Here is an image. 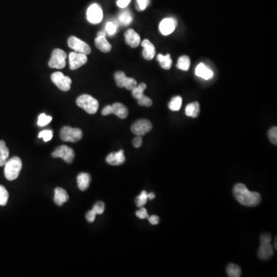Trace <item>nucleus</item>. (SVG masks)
I'll use <instances>...</instances> for the list:
<instances>
[{
  "label": "nucleus",
  "mask_w": 277,
  "mask_h": 277,
  "mask_svg": "<svg viewBox=\"0 0 277 277\" xmlns=\"http://www.w3.org/2000/svg\"><path fill=\"white\" fill-rule=\"evenodd\" d=\"M233 196L239 204L245 207H256L260 204V194L256 192L249 190L246 185L243 184L235 185L233 188Z\"/></svg>",
  "instance_id": "obj_1"
},
{
  "label": "nucleus",
  "mask_w": 277,
  "mask_h": 277,
  "mask_svg": "<svg viewBox=\"0 0 277 277\" xmlns=\"http://www.w3.org/2000/svg\"><path fill=\"white\" fill-rule=\"evenodd\" d=\"M5 166V177L9 181L17 180L23 167L22 161L18 157H12L6 161Z\"/></svg>",
  "instance_id": "obj_2"
},
{
  "label": "nucleus",
  "mask_w": 277,
  "mask_h": 277,
  "mask_svg": "<svg viewBox=\"0 0 277 277\" xmlns=\"http://www.w3.org/2000/svg\"><path fill=\"white\" fill-rule=\"evenodd\" d=\"M271 235L264 233L260 236V247L258 250V257L261 260L266 261L271 259L274 254V247L271 245Z\"/></svg>",
  "instance_id": "obj_3"
},
{
  "label": "nucleus",
  "mask_w": 277,
  "mask_h": 277,
  "mask_svg": "<svg viewBox=\"0 0 277 277\" xmlns=\"http://www.w3.org/2000/svg\"><path fill=\"white\" fill-rule=\"evenodd\" d=\"M76 104L80 108L83 109L89 114H96L99 109V103L97 99L88 94H83L76 99Z\"/></svg>",
  "instance_id": "obj_4"
},
{
  "label": "nucleus",
  "mask_w": 277,
  "mask_h": 277,
  "mask_svg": "<svg viewBox=\"0 0 277 277\" xmlns=\"http://www.w3.org/2000/svg\"><path fill=\"white\" fill-rule=\"evenodd\" d=\"M60 138L64 142H79L83 138V131L78 128L64 126L60 131Z\"/></svg>",
  "instance_id": "obj_5"
},
{
  "label": "nucleus",
  "mask_w": 277,
  "mask_h": 277,
  "mask_svg": "<svg viewBox=\"0 0 277 277\" xmlns=\"http://www.w3.org/2000/svg\"><path fill=\"white\" fill-rule=\"evenodd\" d=\"M117 87L119 88H126L128 90H132L137 86V82L133 78H129L122 71H118L114 75Z\"/></svg>",
  "instance_id": "obj_6"
},
{
  "label": "nucleus",
  "mask_w": 277,
  "mask_h": 277,
  "mask_svg": "<svg viewBox=\"0 0 277 277\" xmlns=\"http://www.w3.org/2000/svg\"><path fill=\"white\" fill-rule=\"evenodd\" d=\"M67 54L60 49L52 51V56L49 61V67L52 69H63L66 67V59Z\"/></svg>",
  "instance_id": "obj_7"
},
{
  "label": "nucleus",
  "mask_w": 277,
  "mask_h": 277,
  "mask_svg": "<svg viewBox=\"0 0 277 277\" xmlns=\"http://www.w3.org/2000/svg\"><path fill=\"white\" fill-rule=\"evenodd\" d=\"M52 83L56 85L58 88L62 91L67 92L70 90L72 79L68 76H64L61 72H56L51 75Z\"/></svg>",
  "instance_id": "obj_8"
},
{
  "label": "nucleus",
  "mask_w": 277,
  "mask_h": 277,
  "mask_svg": "<svg viewBox=\"0 0 277 277\" xmlns=\"http://www.w3.org/2000/svg\"><path fill=\"white\" fill-rule=\"evenodd\" d=\"M152 129H153V125L151 122L145 119L136 121L131 126L132 133L138 137L146 135V133L151 131Z\"/></svg>",
  "instance_id": "obj_9"
},
{
  "label": "nucleus",
  "mask_w": 277,
  "mask_h": 277,
  "mask_svg": "<svg viewBox=\"0 0 277 277\" xmlns=\"http://www.w3.org/2000/svg\"><path fill=\"white\" fill-rule=\"evenodd\" d=\"M53 158H61L67 163H72L75 158V153L72 148L69 147L66 145L59 146L52 153Z\"/></svg>",
  "instance_id": "obj_10"
},
{
  "label": "nucleus",
  "mask_w": 277,
  "mask_h": 277,
  "mask_svg": "<svg viewBox=\"0 0 277 277\" xmlns=\"http://www.w3.org/2000/svg\"><path fill=\"white\" fill-rule=\"evenodd\" d=\"M68 46L69 48L76 51V52L79 53H83L85 55L90 54L91 52V48L88 44H86L85 42L82 41L76 36H71L68 40Z\"/></svg>",
  "instance_id": "obj_11"
},
{
  "label": "nucleus",
  "mask_w": 277,
  "mask_h": 277,
  "mask_svg": "<svg viewBox=\"0 0 277 277\" xmlns=\"http://www.w3.org/2000/svg\"><path fill=\"white\" fill-rule=\"evenodd\" d=\"M87 17L90 23H99L103 20V9L98 4H92L87 9Z\"/></svg>",
  "instance_id": "obj_12"
},
{
  "label": "nucleus",
  "mask_w": 277,
  "mask_h": 277,
  "mask_svg": "<svg viewBox=\"0 0 277 277\" xmlns=\"http://www.w3.org/2000/svg\"><path fill=\"white\" fill-rule=\"evenodd\" d=\"M69 67L72 70H74L85 65L88 61V58L87 55L83 54V53L72 52L69 56Z\"/></svg>",
  "instance_id": "obj_13"
},
{
  "label": "nucleus",
  "mask_w": 277,
  "mask_h": 277,
  "mask_svg": "<svg viewBox=\"0 0 277 277\" xmlns=\"http://www.w3.org/2000/svg\"><path fill=\"white\" fill-rule=\"evenodd\" d=\"M177 25V20L173 18H166L161 21L159 29L163 36H168L173 33Z\"/></svg>",
  "instance_id": "obj_14"
},
{
  "label": "nucleus",
  "mask_w": 277,
  "mask_h": 277,
  "mask_svg": "<svg viewBox=\"0 0 277 277\" xmlns=\"http://www.w3.org/2000/svg\"><path fill=\"white\" fill-rule=\"evenodd\" d=\"M124 37L126 44L131 48H137L140 44V36L133 29L126 30Z\"/></svg>",
  "instance_id": "obj_15"
},
{
  "label": "nucleus",
  "mask_w": 277,
  "mask_h": 277,
  "mask_svg": "<svg viewBox=\"0 0 277 277\" xmlns=\"http://www.w3.org/2000/svg\"><path fill=\"white\" fill-rule=\"evenodd\" d=\"M106 162L112 166H119L126 161L124 152L119 150L116 153H112L106 157Z\"/></svg>",
  "instance_id": "obj_16"
},
{
  "label": "nucleus",
  "mask_w": 277,
  "mask_h": 277,
  "mask_svg": "<svg viewBox=\"0 0 277 277\" xmlns=\"http://www.w3.org/2000/svg\"><path fill=\"white\" fill-rule=\"evenodd\" d=\"M142 46L143 47V51H142V56L145 60H151L156 56L155 46H153L150 40H144L142 42Z\"/></svg>",
  "instance_id": "obj_17"
},
{
  "label": "nucleus",
  "mask_w": 277,
  "mask_h": 277,
  "mask_svg": "<svg viewBox=\"0 0 277 277\" xmlns=\"http://www.w3.org/2000/svg\"><path fill=\"white\" fill-rule=\"evenodd\" d=\"M195 74L198 77L202 78V79H206V80H209L213 77V72L211 70L209 67L206 66L204 63H201L196 67V70H195Z\"/></svg>",
  "instance_id": "obj_18"
},
{
  "label": "nucleus",
  "mask_w": 277,
  "mask_h": 277,
  "mask_svg": "<svg viewBox=\"0 0 277 277\" xmlns=\"http://www.w3.org/2000/svg\"><path fill=\"white\" fill-rule=\"evenodd\" d=\"M111 114H114L120 119H124L128 116L129 111L124 105L120 103H115L111 106Z\"/></svg>",
  "instance_id": "obj_19"
},
{
  "label": "nucleus",
  "mask_w": 277,
  "mask_h": 277,
  "mask_svg": "<svg viewBox=\"0 0 277 277\" xmlns=\"http://www.w3.org/2000/svg\"><path fill=\"white\" fill-rule=\"evenodd\" d=\"M69 200V195L65 189L61 187H56L55 189L54 202L56 205L63 206Z\"/></svg>",
  "instance_id": "obj_20"
},
{
  "label": "nucleus",
  "mask_w": 277,
  "mask_h": 277,
  "mask_svg": "<svg viewBox=\"0 0 277 277\" xmlns=\"http://www.w3.org/2000/svg\"><path fill=\"white\" fill-rule=\"evenodd\" d=\"M95 45L98 49L103 52H110L112 49V46L104 36H97L95 40Z\"/></svg>",
  "instance_id": "obj_21"
},
{
  "label": "nucleus",
  "mask_w": 277,
  "mask_h": 277,
  "mask_svg": "<svg viewBox=\"0 0 277 277\" xmlns=\"http://www.w3.org/2000/svg\"><path fill=\"white\" fill-rule=\"evenodd\" d=\"M91 177L89 173H81L77 176L78 187L80 190L85 191L90 186Z\"/></svg>",
  "instance_id": "obj_22"
},
{
  "label": "nucleus",
  "mask_w": 277,
  "mask_h": 277,
  "mask_svg": "<svg viewBox=\"0 0 277 277\" xmlns=\"http://www.w3.org/2000/svg\"><path fill=\"white\" fill-rule=\"evenodd\" d=\"M185 115L192 118H196L198 116L200 112V103L198 102H193L189 103L185 107Z\"/></svg>",
  "instance_id": "obj_23"
},
{
  "label": "nucleus",
  "mask_w": 277,
  "mask_h": 277,
  "mask_svg": "<svg viewBox=\"0 0 277 277\" xmlns=\"http://www.w3.org/2000/svg\"><path fill=\"white\" fill-rule=\"evenodd\" d=\"M9 156V149L6 146V142L3 140H0V166H3L6 164Z\"/></svg>",
  "instance_id": "obj_24"
},
{
  "label": "nucleus",
  "mask_w": 277,
  "mask_h": 277,
  "mask_svg": "<svg viewBox=\"0 0 277 277\" xmlns=\"http://www.w3.org/2000/svg\"><path fill=\"white\" fill-rule=\"evenodd\" d=\"M157 61L160 63V65L162 67L163 69L168 70L169 69L171 68L173 61H172L171 56L170 55L167 54L166 56H163L162 54H159L157 57Z\"/></svg>",
  "instance_id": "obj_25"
},
{
  "label": "nucleus",
  "mask_w": 277,
  "mask_h": 277,
  "mask_svg": "<svg viewBox=\"0 0 277 277\" xmlns=\"http://www.w3.org/2000/svg\"><path fill=\"white\" fill-rule=\"evenodd\" d=\"M118 21H119L120 25H124V26L130 25L133 21L131 13L129 10H125V11L122 12L118 17Z\"/></svg>",
  "instance_id": "obj_26"
},
{
  "label": "nucleus",
  "mask_w": 277,
  "mask_h": 277,
  "mask_svg": "<svg viewBox=\"0 0 277 277\" xmlns=\"http://www.w3.org/2000/svg\"><path fill=\"white\" fill-rule=\"evenodd\" d=\"M190 59L189 56H180L177 62V67L180 70L187 71L190 67Z\"/></svg>",
  "instance_id": "obj_27"
},
{
  "label": "nucleus",
  "mask_w": 277,
  "mask_h": 277,
  "mask_svg": "<svg viewBox=\"0 0 277 277\" xmlns=\"http://www.w3.org/2000/svg\"><path fill=\"white\" fill-rule=\"evenodd\" d=\"M227 274L230 277H239L241 276V269L237 265L231 263L227 267Z\"/></svg>",
  "instance_id": "obj_28"
},
{
  "label": "nucleus",
  "mask_w": 277,
  "mask_h": 277,
  "mask_svg": "<svg viewBox=\"0 0 277 277\" xmlns=\"http://www.w3.org/2000/svg\"><path fill=\"white\" fill-rule=\"evenodd\" d=\"M146 87L147 86L144 83H141L138 86H137L135 88L131 90L133 97L137 100L139 99L142 95H144V91L146 90Z\"/></svg>",
  "instance_id": "obj_29"
},
{
  "label": "nucleus",
  "mask_w": 277,
  "mask_h": 277,
  "mask_svg": "<svg viewBox=\"0 0 277 277\" xmlns=\"http://www.w3.org/2000/svg\"><path fill=\"white\" fill-rule=\"evenodd\" d=\"M183 99L180 97V95L175 96L172 99V100L169 102V109L171 111L176 112L179 111L182 106Z\"/></svg>",
  "instance_id": "obj_30"
},
{
  "label": "nucleus",
  "mask_w": 277,
  "mask_h": 277,
  "mask_svg": "<svg viewBox=\"0 0 277 277\" xmlns=\"http://www.w3.org/2000/svg\"><path fill=\"white\" fill-rule=\"evenodd\" d=\"M9 200V193L3 185H0V206H6Z\"/></svg>",
  "instance_id": "obj_31"
},
{
  "label": "nucleus",
  "mask_w": 277,
  "mask_h": 277,
  "mask_svg": "<svg viewBox=\"0 0 277 277\" xmlns=\"http://www.w3.org/2000/svg\"><path fill=\"white\" fill-rule=\"evenodd\" d=\"M147 193L146 191H142V193L139 194V196H137L136 198V205L138 207H142L147 202Z\"/></svg>",
  "instance_id": "obj_32"
},
{
  "label": "nucleus",
  "mask_w": 277,
  "mask_h": 277,
  "mask_svg": "<svg viewBox=\"0 0 277 277\" xmlns=\"http://www.w3.org/2000/svg\"><path fill=\"white\" fill-rule=\"evenodd\" d=\"M52 116L46 115L45 114H42L39 115L38 122H37V123H38V126H45L49 124V122L52 121Z\"/></svg>",
  "instance_id": "obj_33"
},
{
  "label": "nucleus",
  "mask_w": 277,
  "mask_h": 277,
  "mask_svg": "<svg viewBox=\"0 0 277 277\" xmlns=\"http://www.w3.org/2000/svg\"><path fill=\"white\" fill-rule=\"evenodd\" d=\"M137 102L139 106H146V107H150L153 105L152 99L145 95H142L139 99H137Z\"/></svg>",
  "instance_id": "obj_34"
},
{
  "label": "nucleus",
  "mask_w": 277,
  "mask_h": 277,
  "mask_svg": "<svg viewBox=\"0 0 277 277\" xmlns=\"http://www.w3.org/2000/svg\"><path fill=\"white\" fill-rule=\"evenodd\" d=\"M269 138L270 142L274 145L277 144V126L272 127L268 133Z\"/></svg>",
  "instance_id": "obj_35"
},
{
  "label": "nucleus",
  "mask_w": 277,
  "mask_h": 277,
  "mask_svg": "<svg viewBox=\"0 0 277 277\" xmlns=\"http://www.w3.org/2000/svg\"><path fill=\"white\" fill-rule=\"evenodd\" d=\"M117 26L114 23L108 22L106 25V33L109 36H114L116 33Z\"/></svg>",
  "instance_id": "obj_36"
},
{
  "label": "nucleus",
  "mask_w": 277,
  "mask_h": 277,
  "mask_svg": "<svg viewBox=\"0 0 277 277\" xmlns=\"http://www.w3.org/2000/svg\"><path fill=\"white\" fill-rule=\"evenodd\" d=\"M39 138H43L44 142H49L52 138V130H47L40 132V134H39Z\"/></svg>",
  "instance_id": "obj_37"
},
{
  "label": "nucleus",
  "mask_w": 277,
  "mask_h": 277,
  "mask_svg": "<svg viewBox=\"0 0 277 277\" xmlns=\"http://www.w3.org/2000/svg\"><path fill=\"white\" fill-rule=\"evenodd\" d=\"M92 210L96 213V215L103 214L105 210V204L103 202H97L92 207Z\"/></svg>",
  "instance_id": "obj_38"
},
{
  "label": "nucleus",
  "mask_w": 277,
  "mask_h": 277,
  "mask_svg": "<svg viewBox=\"0 0 277 277\" xmlns=\"http://www.w3.org/2000/svg\"><path fill=\"white\" fill-rule=\"evenodd\" d=\"M150 3V0H137V9L138 11L145 10Z\"/></svg>",
  "instance_id": "obj_39"
},
{
  "label": "nucleus",
  "mask_w": 277,
  "mask_h": 277,
  "mask_svg": "<svg viewBox=\"0 0 277 277\" xmlns=\"http://www.w3.org/2000/svg\"><path fill=\"white\" fill-rule=\"evenodd\" d=\"M141 209L139 210L136 212V215L137 217L139 218L141 220H144L146 218H149V214H148L147 210L144 207H140Z\"/></svg>",
  "instance_id": "obj_40"
},
{
  "label": "nucleus",
  "mask_w": 277,
  "mask_h": 277,
  "mask_svg": "<svg viewBox=\"0 0 277 277\" xmlns=\"http://www.w3.org/2000/svg\"><path fill=\"white\" fill-rule=\"evenodd\" d=\"M95 216H96V213L92 209H91L87 212L86 217H87V221L90 222V223H93L95 221Z\"/></svg>",
  "instance_id": "obj_41"
},
{
  "label": "nucleus",
  "mask_w": 277,
  "mask_h": 277,
  "mask_svg": "<svg viewBox=\"0 0 277 277\" xmlns=\"http://www.w3.org/2000/svg\"><path fill=\"white\" fill-rule=\"evenodd\" d=\"M142 137L137 136L136 138H133V145L135 148H139L142 146Z\"/></svg>",
  "instance_id": "obj_42"
},
{
  "label": "nucleus",
  "mask_w": 277,
  "mask_h": 277,
  "mask_svg": "<svg viewBox=\"0 0 277 277\" xmlns=\"http://www.w3.org/2000/svg\"><path fill=\"white\" fill-rule=\"evenodd\" d=\"M149 221L151 223L152 225H157L159 223H160V217L159 216H156V215H153V216H149Z\"/></svg>",
  "instance_id": "obj_43"
},
{
  "label": "nucleus",
  "mask_w": 277,
  "mask_h": 277,
  "mask_svg": "<svg viewBox=\"0 0 277 277\" xmlns=\"http://www.w3.org/2000/svg\"><path fill=\"white\" fill-rule=\"evenodd\" d=\"M131 0H118L117 1V6L119 8H126L130 4Z\"/></svg>",
  "instance_id": "obj_44"
},
{
  "label": "nucleus",
  "mask_w": 277,
  "mask_h": 277,
  "mask_svg": "<svg viewBox=\"0 0 277 277\" xmlns=\"http://www.w3.org/2000/svg\"><path fill=\"white\" fill-rule=\"evenodd\" d=\"M147 197L148 199H150V200H153V199H155L156 195L155 193H147Z\"/></svg>",
  "instance_id": "obj_45"
},
{
  "label": "nucleus",
  "mask_w": 277,
  "mask_h": 277,
  "mask_svg": "<svg viewBox=\"0 0 277 277\" xmlns=\"http://www.w3.org/2000/svg\"><path fill=\"white\" fill-rule=\"evenodd\" d=\"M275 248L277 249V237L275 238Z\"/></svg>",
  "instance_id": "obj_46"
}]
</instances>
